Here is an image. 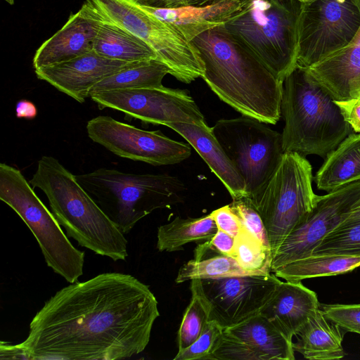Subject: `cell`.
Listing matches in <instances>:
<instances>
[{
	"label": "cell",
	"instance_id": "cell-1",
	"mask_svg": "<svg viewBox=\"0 0 360 360\" xmlns=\"http://www.w3.org/2000/svg\"><path fill=\"white\" fill-rule=\"evenodd\" d=\"M158 304L134 276L101 274L56 292L33 317L20 345L30 359H128L147 347Z\"/></svg>",
	"mask_w": 360,
	"mask_h": 360
},
{
	"label": "cell",
	"instance_id": "cell-2",
	"mask_svg": "<svg viewBox=\"0 0 360 360\" xmlns=\"http://www.w3.org/2000/svg\"><path fill=\"white\" fill-rule=\"evenodd\" d=\"M211 90L243 115L275 124L279 120L283 82L240 41L220 25L193 40Z\"/></svg>",
	"mask_w": 360,
	"mask_h": 360
},
{
	"label": "cell",
	"instance_id": "cell-3",
	"mask_svg": "<svg viewBox=\"0 0 360 360\" xmlns=\"http://www.w3.org/2000/svg\"><path fill=\"white\" fill-rule=\"evenodd\" d=\"M46 195L51 212L78 244L114 261L128 256L127 240L73 175L51 156H42L30 180Z\"/></svg>",
	"mask_w": 360,
	"mask_h": 360
},
{
	"label": "cell",
	"instance_id": "cell-4",
	"mask_svg": "<svg viewBox=\"0 0 360 360\" xmlns=\"http://www.w3.org/2000/svg\"><path fill=\"white\" fill-rule=\"evenodd\" d=\"M281 112L284 152L326 158L354 131L328 91L299 65L283 80Z\"/></svg>",
	"mask_w": 360,
	"mask_h": 360
},
{
	"label": "cell",
	"instance_id": "cell-5",
	"mask_svg": "<svg viewBox=\"0 0 360 360\" xmlns=\"http://www.w3.org/2000/svg\"><path fill=\"white\" fill-rule=\"evenodd\" d=\"M75 178L123 233L155 210L182 201L186 191L181 180L165 174H136L101 168Z\"/></svg>",
	"mask_w": 360,
	"mask_h": 360
},
{
	"label": "cell",
	"instance_id": "cell-6",
	"mask_svg": "<svg viewBox=\"0 0 360 360\" xmlns=\"http://www.w3.org/2000/svg\"><path fill=\"white\" fill-rule=\"evenodd\" d=\"M302 0H255L224 23L281 81L296 67Z\"/></svg>",
	"mask_w": 360,
	"mask_h": 360
},
{
	"label": "cell",
	"instance_id": "cell-7",
	"mask_svg": "<svg viewBox=\"0 0 360 360\" xmlns=\"http://www.w3.org/2000/svg\"><path fill=\"white\" fill-rule=\"evenodd\" d=\"M312 179V167L304 156L284 152L264 186L249 198L264 223L272 256L314 209L319 195Z\"/></svg>",
	"mask_w": 360,
	"mask_h": 360
},
{
	"label": "cell",
	"instance_id": "cell-8",
	"mask_svg": "<svg viewBox=\"0 0 360 360\" xmlns=\"http://www.w3.org/2000/svg\"><path fill=\"white\" fill-rule=\"evenodd\" d=\"M32 188L19 169L0 164V200L30 229L47 266L68 282L75 283L83 274L84 252L71 243Z\"/></svg>",
	"mask_w": 360,
	"mask_h": 360
},
{
	"label": "cell",
	"instance_id": "cell-9",
	"mask_svg": "<svg viewBox=\"0 0 360 360\" xmlns=\"http://www.w3.org/2000/svg\"><path fill=\"white\" fill-rule=\"evenodd\" d=\"M85 3L103 22L118 26L148 44L176 79L187 77L199 66L200 55L192 41L137 0H86Z\"/></svg>",
	"mask_w": 360,
	"mask_h": 360
},
{
	"label": "cell",
	"instance_id": "cell-10",
	"mask_svg": "<svg viewBox=\"0 0 360 360\" xmlns=\"http://www.w3.org/2000/svg\"><path fill=\"white\" fill-rule=\"evenodd\" d=\"M246 115L222 119L212 127L222 149L245 184V197L255 195L277 167L284 153L282 134Z\"/></svg>",
	"mask_w": 360,
	"mask_h": 360
},
{
	"label": "cell",
	"instance_id": "cell-11",
	"mask_svg": "<svg viewBox=\"0 0 360 360\" xmlns=\"http://www.w3.org/2000/svg\"><path fill=\"white\" fill-rule=\"evenodd\" d=\"M360 28L354 0L304 2L298 29L297 65L309 68L347 46Z\"/></svg>",
	"mask_w": 360,
	"mask_h": 360
},
{
	"label": "cell",
	"instance_id": "cell-12",
	"mask_svg": "<svg viewBox=\"0 0 360 360\" xmlns=\"http://www.w3.org/2000/svg\"><path fill=\"white\" fill-rule=\"evenodd\" d=\"M90 98L100 109L112 108L144 122L167 127L174 122L205 125L196 103L186 89L164 86L93 93Z\"/></svg>",
	"mask_w": 360,
	"mask_h": 360
},
{
	"label": "cell",
	"instance_id": "cell-13",
	"mask_svg": "<svg viewBox=\"0 0 360 360\" xmlns=\"http://www.w3.org/2000/svg\"><path fill=\"white\" fill-rule=\"evenodd\" d=\"M89 137L112 153L155 166L179 163L191 154V145L176 141L160 131H146L100 115L86 125Z\"/></svg>",
	"mask_w": 360,
	"mask_h": 360
},
{
	"label": "cell",
	"instance_id": "cell-14",
	"mask_svg": "<svg viewBox=\"0 0 360 360\" xmlns=\"http://www.w3.org/2000/svg\"><path fill=\"white\" fill-rule=\"evenodd\" d=\"M360 205V181L319 195L306 219L283 240L272 256L271 270L312 255L323 238L346 220Z\"/></svg>",
	"mask_w": 360,
	"mask_h": 360
},
{
	"label": "cell",
	"instance_id": "cell-15",
	"mask_svg": "<svg viewBox=\"0 0 360 360\" xmlns=\"http://www.w3.org/2000/svg\"><path fill=\"white\" fill-rule=\"evenodd\" d=\"M281 281L272 273L201 280L210 320L225 328L259 314Z\"/></svg>",
	"mask_w": 360,
	"mask_h": 360
},
{
	"label": "cell",
	"instance_id": "cell-16",
	"mask_svg": "<svg viewBox=\"0 0 360 360\" xmlns=\"http://www.w3.org/2000/svg\"><path fill=\"white\" fill-rule=\"evenodd\" d=\"M294 360L292 339L259 313L224 328L212 360Z\"/></svg>",
	"mask_w": 360,
	"mask_h": 360
},
{
	"label": "cell",
	"instance_id": "cell-17",
	"mask_svg": "<svg viewBox=\"0 0 360 360\" xmlns=\"http://www.w3.org/2000/svg\"><path fill=\"white\" fill-rule=\"evenodd\" d=\"M136 63L109 59L93 50L71 60L34 70L39 79L49 83L77 101L84 103L90 97L91 91L96 84Z\"/></svg>",
	"mask_w": 360,
	"mask_h": 360
},
{
	"label": "cell",
	"instance_id": "cell-18",
	"mask_svg": "<svg viewBox=\"0 0 360 360\" xmlns=\"http://www.w3.org/2000/svg\"><path fill=\"white\" fill-rule=\"evenodd\" d=\"M102 20L86 3L70 15L64 26L37 50L33 67L62 63L94 50V44Z\"/></svg>",
	"mask_w": 360,
	"mask_h": 360
},
{
	"label": "cell",
	"instance_id": "cell-19",
	"mask_svg": "<svg viewBox=\"0 0 360 360\" xmlns=\"http://www.w3.org/2000/svg\"><path fill=\"white\" fill-rule=\"evenodd\" d=\"M319 309L316 292L300 281H281L259 314L292 339Z\"/></svg>",
	"mask_w": 360,
	"mask_h": 360
},
{
	"label": "cell",
	"instance_id": "cell-20",
	"mask_svg": "<svg viewBox=\"0 0 360 360\" xmlns=\"http://www.w3.org/2000/svg\"><path fill=\"white\" fill-rule=\"evenodd\" d=\"M307 70L335 101L360 97V28L347 46Z\"/></svg>",
	"mask_w": 360,
	"mask_h": 360
},
{
	"label": "cell",
	"instance_id": "cell-21",
	"mask_svg": "<svg viewBox=\"0 0 360 360\" xmlns=\"http://www.w3.org/2000/svg\"><path fill=\"white\" fill-rule=\"evenodd\" d=\"M187 141L224 185L233 199L245 197V184L207 124L174 122L167 125Z\"/></svg>",
	"mask_w": 360,
	"mask_h": 360
},
{
	"label": "cell",
	"instance_id": "cell-22",
	"mask_svg": "<svg viewBox=\"0 0 360 360\" xmlns=\"http://www.w3.org/2000/svg\"><path fill=\"white\" fill-rule=\"evenodd\" d=\"M159 19L180 30L192 41L200 33L223 25L242 9L233 2H221L208 6H186L174 8H158L143 5Z\"/></svg>",
	"mask_w": 360,
	"mask_h": 360
},
{
	"label": "cell",
	"instance_id": "cell-23",
	"mask_svg": "<svg viewBox=\"0 0 360 360\" xmlns=\"http://www.w3.org/2000/svg\"><path fill=\"white\" fill-rule=\"evenodd\" d=\"M340 328L319 309L298 333L299 338L293 343L294 350L311 360L340 359L345 355Z\"/></svg>",
	"mask_w": 360,
	"mask_h": 360
},
{
	"label": "cell",
	"instance_id": "cell-24",
	"mask_svg": "<svg viewBox=\"0 0 360 360\" xmlns=\"http://www.w3.org/2000/svg\"><path fill=\"white\" fill-rule=\"evenodd\" d=\"M318 189L330 192L360 181V133H352L330 152L317 171Z\"/></svg>",
	"mask_w": 360,
	"mask_h": 360
},
{
	"label": "cell",
	"instance_id": "cell-25",
	"mask_svg": "<svg viewBox=\"0 0 360 360\" xmlns=\"http://www.w3.org/2000/svg\"><path fill=\"white\" fill-rule=\"evenodd\" d=\"M94 51L105 58L129 63L158 60L156 53L143 40L103 21L95 38Z\"/></svg>",
	"mask_w": 360,
	"mask_h": 360
},
{
	"label": "cell",
	"instance_id": "cell-26",
	"mask_svg": "<svg viewBox=\"0 0 360 360\" xmlns=\"http://www.w3.org/2000/svg\"><path fill=\"white\" fill-rule=\"evenodd\" d=\"M252 275L243 270L236 259L215 250L207 240L198 245L195 256L179 269L176 283L193 279H212Z\"/></svg>",
	"mask_w": 360,
	"mask_h": 360
},
{
	"label": "cell",
	"instance_id": "cell-27",
	"mask_svg": "<svg viewBox=\"0 0 360 360\" xmlns=\"http://www.w3.org/2000/svg\"><path fill=\"white\" fill-rule=\"evenodd\" d=\"M360 266V256L311 255L290 262L277 269L274 274L286 281L335 276L351 271Z\"/></svg>",
	"mask_w": 360,
	"mask_h": 360
},
{
	"label": "cell",
	"instance_id": "cell-28",
	"mask_svg": "<svg viewBox=\"0 0 360 360\" xmlns=\"http://www.w3.org/2000/svg\"><path fill=\"white\" fill-rule=\"evenodd\" d=\"M217 231L210 214L199 218L176 217L158 227L157 248L160 252L178 251L188 243L210 240Z\"/></svg>",
	"mask_w": 360,
	"mask_h": 360
},
{
	"label": "cell",
	"instance_id": "cell-29",
	"mask_svg": "<svg viewBox=\"0 0 360 360\" xmlns=\"http://www.w3.org/2000/svg\"><path fill=\"white\" fill-rule=\"evenodd\" d=\"M169 69L158 59L139 61L96 84L91 94L127 89L153 88L163 86L162 81Z\"/></svg>",
	"mask_w": 360,
	"mask_h": 360
},
{
	"label": "cell",
	"instance_id": "cell-30",
	"mask_svg": "<svg viewBox=\"0 0 360 360\" xmlns=\"http://www.w3.org/2000/svg\"><path fill=\"white\" fill-rule=\"evenodd\" d=\"M190 290L191 302L178 331V351L191 345L200 336L211 319V306L204 293L201 280H191Z\"/></svg>",
	"mask_w": 360,
	"mask_h": 360
},
{
	"label": "cell",
	"instance_id": "cell-31",
	"mask_svg": "<svg viewBox=\"0 0 360 360\" xmlns=\"http://www.w3.org/2000/svg\"><path fill=\"white\" fill-rule=\"evenodd\" d=\"M235 238L234 258L243 270L252 275L271 273L270 249L245 229Z\"/></svg>",
	"mask_w": 360,
	"mask_h": 360
},
{
	"label": "cell",
	"instance_id": "cell-32",
	"mask_svg": "<svg viewBox=\"0 0 360 360\" xmlns=\"http://www.w3.org/2000/svg\"><path fill=\"white\" fill-rule=\"evenodd\" d=\"M312 255L360 256V219H347L327 234Z\"/></svg>",
	"mask_w": 360,
	"mask_h": 360
},
{
	"label": "cell",
	"instance_id": "cell-33",
	"mask_svg": "<svg viewBox=\"0 0 360 360\" xmlns=\"http://www.w3.org/2000/svg\"><path fill=\"white\" fill-rule=\"evenodd\" d=\"M224 328L210 320L200 336L188 347L178 351L174 360H212L213 352L223 334Z\"/></svg>",
	"mask_w": 360,
	"mask_h": 360
},
{
	"label": "cell",
	"instance_id": "cell-34",
	"mask_svg": "<svg viewBox=\"0 0 360 360\" xmlns=\"http://www.w3.org/2000/svg\"><path fill=\"white\" fill-rule=\"evenodd\" d=\"M229 205L240 219L243 228L258 239L263 245L271 250L264 223L249 198L243 197L233 199Z\"/></svg>",
	"mask_w": 360,
	"mask_h": 360
},
{
	"label": "cell",
	"instance_id": "cell-35",
	"mask_svg": "<svg viewBox=\"0 0 360 360\" xmlns=\"http://www.w3.org/2000/svg\"><path fill=\"white\" fill-rule=\"evenodd\" d=\"M325 316L344 330L360 334V304L323 306Z\"/></svg>",
	"mask_w": 360,
	"mask_h": 360
},
{
	"label": "cell",
	"instance_id": "cell-36",
	"mask_svg": "<svg viewBox=\"0 0 360 360\" xmlns=\"http://www.w3.org/2000/svg\"><path fill=\"white\" fill-rule=\"evenodd\" d=\"M217 229L236 238L244 229L243 224L229 205L210 213Z\"/></svg>",
	"mask_w": 360,
	"mask_h": 360
},
{
	"label": "cell",
	"instance_id": "cell-37",
	"mask_svg": "<svg viewBox=\"0 0 360 360\" xmlns=\"http://www.w3.org/2000/svg\"><path fill=\"white\" fill-rule=\"evenodd\" d=\"M335 103L353 131L360 133V97Z\"/></svg>",
	"mask_w": 360,
	"mask_h": 360
},
{
	"label": "cell",
	"instance_id": "cell-38",
	"mask_svg": "<svg viewBox=\"0 0 360 360\" xmlns=\"http://www.w3.org/2000/svg\"><path fill=\"white\" fill-rule=\"evenodd\" d=\"M207 241L217 252L234 257L236 243L234 237L218 229L214 236Z\"/></svg>",
	"mask_w": 360,
	"mask_h": 360
},
{
	"label": "cell",
	"instance_id": "cell-39",
	"mask_svg": "<svg viewBox=\"0 0 360 360\" xmlns=\"http://www.w3.org/2000/svg\"><path fill=\"white\" fill-rule=\"evenodd\" d=\"M1 359H30L25 348L19 344L13 345L7 342H0Z\"/></svg>",
	"mask_w": 360,
	"mask_h": 360
},
{
	"label": "cell",
	"instance_id": "cell-40",
	"mask_svg": "<svg viewBox=\"0 0 360 360\" xmlns=\"http://www.w3.org/2000/svg\"><path fill=\"white\" fill-rule=\"evenodd\" d=\"M37 115V108L31 101L22 99L17 102L15 105V115L18 118L32 120Z\"/></svg>",
	"mask_w": 360,
	"mask_h": 360
},
{
	"label": "cell",
	"instance_id": "cell-41",
	"mask_svg": "<svg viewBox=\"0 0 360 360\" xmlns=\"http://www.w3.org/2000/svg\"><path fill=\"white\" fill-rule=\"evenodd\" d=\"M142 5L158 8H174L188 6L187 0H137Z\"/></svg>",
	"mask_w": 360,
	"mask_h": 360
},
{
	"label": "cell",
	"instance_id": "cell-42",
	"mask_svg": "<svg viewBox=\"0 0 360 360\" xmlns=\"http://www.w3.org/2000/svg\"><path fill=\"white\" fill-rule=\"evenodd\" d=\"M255 0H187L188 6H208L221 2H233L239 5L241 9L248 6Z\"/></svg>",
	"mask_w": 360,
	"mask_h": 360
},
{
	"label": "cell",
	"instance_id": "cell-43",
	"mask_svg": "<svg viewBox=\"0 0 360 360\" xmlns=\"http://www.w3.org/2000/svg\"><path fill=\"white\" fill-rule=\"evenodd\" d=\"M347 219H360V205L352 210Z\"/></svg>",
	"mask_w": 360,
	"mask_h": 360
},
{
	"label": "cell",
	"instance_id": "cell-44",
	"mask_svg": "<svg viewBox=\"0 0 360 360\" xmlns=\"http://www.w3.org/2000/svg\"><path fill=\"white\" fill-rule=\"evenodd\" d=\"M360 11V0H354Z\"/></svg>",
	"mask_w": 360,
	"mask_h": 360
},
{
	"label": "cell",
	"instance_id": "cell-45",
	"mask_svg": "<svg viewBox=\"0 0 360 360\" xmlns=\"http://www.w3.org/2000/svg\"><path fill=\"white\" fill-rule=\"evenodd\" d=\"M9 4L13 5L14 4V0H5Z\"/></svg>",
	"mask_w": 360,
	"mask_h": 360
},
{
	"label": "cell",
	"instance_id": "cell-46",
	"mask_svg": "<svg viewBox=\"0 0 360 360\" xmlns=\"http://www.w3.org/2000/svg\"><path fill=\"white\" fill-rule=\"evenodd\" d=\"M302 1H303V2H309V1H311L312 0H302Z\"/></svg>",
	"mask_w": 360,
	"mask_h": 360
}]
</instances>
